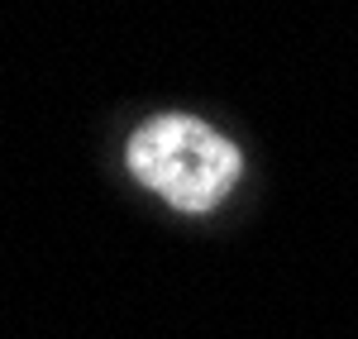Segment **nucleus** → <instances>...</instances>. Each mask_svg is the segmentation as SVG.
Instances as JSON below:
<instances>
[{"mask_svg": "<svg viewBox=\"0 0 358 339\" xmlns=\"http://www.w3.org/2000/svg\"><path fill=\"white\" fill-rule=\"evenodd\" d=\"M124 163L153 196H163L172 210L206 215L215 210L244 177V153L206 120L196 115H158L138 124Z\"/></svg>", "mask_w": 358, "mask_h": 339, "instance_id": "f257e3e1", "label": "nucleus"}]
</instances>
